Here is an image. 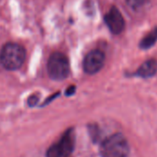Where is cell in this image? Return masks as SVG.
I'll return each mask as SVG.
<instances>
[{
	"instance_id": "cell-3",
	"label": "cell",
	"mask_w": 157,
	"mask_h": 157,
	"mask_svg": "<svg viewBox=\"0 0 157 157\" xmlns=\"http://www.w3.org/2000/svg\"><path fill=\"white\" fill-rule=\"evenodd\" d=\"M49 76L55 81L65 79L70 72V65L67 57L61 52H54L48 61Z\"/></svg>"
},
{
	"instance_id": "cell-12",
	"label": "cell",
	"mask_w": 157,
	"mask_h": 157,
	"mask_svg": "<svg viewBox=\"0 0 157 157\" xmlns=\"http://www.w3.org/2000/svg\"><path fill=\"white\" fill-rule=\"evenodd\" d=\"M75 86H69L67 88V90L65 91V95L66 96H72L75 94Z\"/></svg>"
},
{
	"instance_id": "cell-8",
	"label": "cell",
	"mask_w": 157,
	"mask_h": 157,
	"mask_svg": "<svg viewBox=\"0 0 157 157\" xmlns=\"http://www.w3.org/2000/svg\"><path fill=\"white\" fill-rule=\"evenodd\" d=\"M157 41V27L153 29L150 32H148L141 40L140 47L144 50L150 49L153 47Z\"/></svg>"
},
{
	"instance_id": "cell-7",
	"label": "cell",
	"mask_w": 157,
	"mask_h": 157,
	"mask_svg": "<svg viewBox=\"0 0 157 157\" xmlns=\"http://www.w3.org/2000/svg\"><path fill=\"white\" fill-rule=\"evenodd\" d=\"M157 72V62L154 59L147 60L138 69L136 75L143 78H149L154 76Z\"/></svg>"
},
{
	"instance_id": "cell-13",
	"label": "cell",
	"mask_w": 157,
	"mask_h": 157,
	"mask_svg": "<svg viewBox=\"0 0 157 157\" xmlns=\"http://www.w3.org/2000/svg\"><path fill=\"white\" fill-rule=\"evenodd\" d=\"M58 95H59V94L57 93V94H54V95H52V97L48 98H47V100H46V101L44 102V104H43V105H47V104H49V103H50V102H51L52 100H53V98H56V97H57Z\"/></svg>"
},
{
	"instance_id": "cell-9",
	"label": "cell",
	"mask_w": 157,
	"mask_h": 157,
	"mask_svg": "<svg viewBox=\"0 0 157 157\" xmlns=\"http://www.w3.org/2000/svg\"><path fill=\"white\" fill-rule=\"evenodd\" d=\"M89 132L91 135V138L93 139L94 142H97L99 138V130L97 125L93 124L89 126Z\"/></svg>"
},
{
	"instance_id": "cell-6",
	"label": "cell",
	"mask_w": 157,
	"mask_h": 157,
	"mask_svg": "<svg viewBox=\"0 0 157 157\" xmlns=\"http://www.w3.org/2000/svg\"><path fill=\"white\" fill-rule=\"evenodd\" d=\"M75 136L74 130L68 129L63 132V134L61 136L60 140L55 143L59 151L61 152L63 157H68L74 151L75 148Z\"/></svg>"
},
{
	"instance_id": "cell-5",
	"label": "cell",
	"mask_w": 157,
	"mask_h": 157,
	"mask_svg": "<svg viewBox=\"0 0 157 157\" xmlns=\"http://www.w3.org/2000/svg\"><path fill=\"white\" fill-rule=\"evenodd\" d=\"M105 22L109 30L114 34H120L125 28L123 16L117 7H112L105 16Z\"/></svg>"
},
{
	"instance_id": "cell-4",
	"label": "cell",
	"mask_w": 157,
	"mask_h": 157,
	"mask_svg": "<svg viewBox=\"0 0 157 157\" xmlns=\"http://www.w3.org/2000/svg\"><path fill=\"white\" fill-rule=\"evenodd\" d=\"M105 63V54L99 50H93L86 54L84 60V70L88 75L99 72Z\"/></svg>"
},
{
	"instance_id": "cell-1",
	"label": "cell",
	"mask_w": 157,
	"mask_h": 157,
	"mask_svg": "<svg viewBox=\"0 0 157 157\" xmlns=\"http://www.w3.org/2000/svg\"><path fill=\"white\" fill-rule=\"evenodd\" d=\"M99 152L102 157H127L130 147L124 135L115 133L101 144Z\"/></svg>"
},
{
	"instance_id": "cell-2",
	"label": "cell",
	"mask_w": 157,
	"mask_h": 157,
	"mask_svg": "<svg viewBox=\"0 0 157 157\" xmlns=\"http://www.w3.org/2000/svg\"><path fill=\"white\" fill-rule=\"evenodd\" d=\"M25 50L17 43H6L0 52V63L7 70H17L24 63Z\"/></svg>"
},
{
	"instance_id": "cell-10",
	"label": "cell",
	"mask_w": 157,
	"mask_h": 157,
	"mask_svg": "<svg viewBox=\"0 0 157 157\" xmlns=\"http://www.w3.org/2000/svg\"><path fill=\"white\" fill-rule=\"evenodd\" d=\"M146 2V0H126V3L132 8H137L142 6L144 3Z\"/></svg>"
},
{
	"instance_id": "cell-11",
	"label": "cell",
	"mask_w": 157,
	"mask_h": 157,
	"mask_svg": "<svg viewBox=\"0 0 157 157\" xmlns=\"http://www.w3.org/2000/svg\"><path fill=\"white\" fill-rule=\"evenodd\" d=\"M39 99H40L39 96H37V95H32V96H30V97L29 98V99H28V105H29V107L32 108V107H34V106H36V105L38 104Z\"/></svg>"
}]
</instances>
